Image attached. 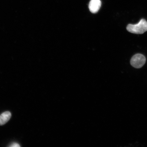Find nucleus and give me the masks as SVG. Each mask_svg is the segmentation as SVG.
Returning <instances> with one entry per match:
<instances>
[{"instance_id": "2", "label": "nucleus", "mask_w": 147, "mask_h": 147, "mask_svg": "<svg viewBox=\"0 0 147 147\" xmlns=\"http://www.w3.org/2000/svg\"><path fill=\"white\" fill-rule=\"evenodd\" d=\"M146 61V58L144 55L138 54L134 55L132 57L130 60V64L136 68H141L144 65Z\"/></svg>"}, {"instance_id": "1", "label": "nucleus", "mask_w": 147, "mask_h": 147, "mask_svg": "<svg viewBox=\"0 0 147 147\" xmlns=\"http://www.w3.org/2000/svg\"><path fill=\"white\" fill-rule=\"evenodd\" d=\"M126 29L128 32L133 34H143L147 31V22L145 19H141L136 24H128Z\"/></svg>"}, {"instance_id": "3", "label": "nucleus", "mask_w": 147, "mask_h": 147, "mask_svg": "<svg viewBox=\"0 0 147 147\" xmlns=\"http://www.w3.org/2000/svg\"><path fill=\"white\" fill-rule=\"evenodd\" d=\"M101 6L100 0H91L89 3V8L92 13H95L98 12Z\"/></svg>"}, {"instance_id": "4", "label": "nucleus", "mask_w": 147, "mask_h": 147, "mask_svg": "<svg viewBox=\"0 0 147 147\" xmlns=\"http://www.w3.org/2000/svg\"><path fill=\"white\" fill-rule=\"evenodd\" d=\"M11 114L9 111L5 112L0 115V125L6 124L10 120Z\"/></svg>"}, {"instance_id": "5", "label": "nucleus", "mask_w": 147, "mask_h": 147, "mask_svg": "<svg viewBox=\"0 0 147 147\" xmlns=\"http://www.w3.org/2000/svg\"><path fill=\"white\" fill-rule=\"evenodd\" d=\"M10 147H20V145L17 143H13L9 146Z\"/></svg>"}]
</instances>
